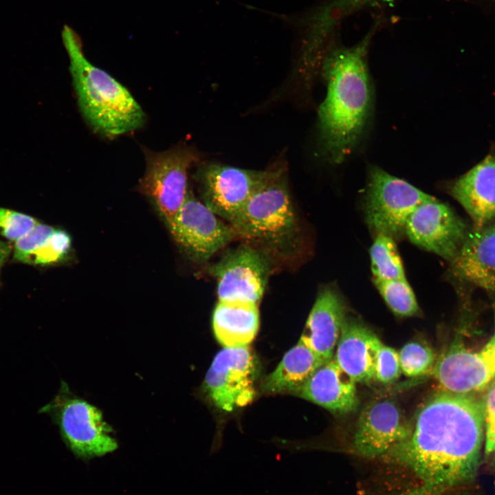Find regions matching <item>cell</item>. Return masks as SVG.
Here are the masks:
<instances>
[{
  "instance_id": "6da1fadb",
  "label": "cell",
  "mask_w": 495,
  "mask_h": 495,
  "mask_svg": "<svg viewBox=\"0 0 495 495\" xmlns=\"http://www.w3.org/2000/svg\"><path fill=\"white\" fill-rule=\"evenodd\" d=\"M484 432L483 400L439 390L419 407L407 437L378 459L412 479L395 495H447L476 479Z\"/></svg>"
},
{
  "instance_id": "7a4b0ae2",
  "label": "cell",
  "mask_w": 495,
  "mask_h": 495,
  "mask_svg": "<svg viewBox=\"0 0 495 495\" xmlns=\"http://www.w3.org/2000/svg\"><path fill=\"white\" fill-rule=\"evenodd\" d=\"M368 41L367 37L353 47L332 50L321 64L327 94L318 109L319 147L331 164H342L353 153L373 113Z\"/></svg>"
},
{
  "instance_id": "3957f363",
  "label": "cell",
  "mask_w": 495,
  "mask_h": 495,
  "mask_svg": "<svg viewBox=\"0 0 495 495\" xmlns=\"http://www.w3.org/2000/svg\"><path fill=\"white\" fill-rule=\"evenodd\" d=\"M230 224L239 239L265 254L276 268L291 266L302 258L305 242L285 166L249 199Z\"/></svg>"
},
{
  "instance_id": "277c9868",
  "label": "cell",
  "mask_w": 495,
  "mask_h": 495,
  "mask_svg": "<svg viewBox=\"0 0 495 495\" xmlns=\"http://www.w3.org/2000/svg\"><path fill=\"white\" fill-rule=\"evenodd\" d=\"M62 38L78 107L93 130L112 138L141 128L145 113L128 89L87 59L80 38L67 25Z\"/></svg>"
},
{
  "instance_id": "5b68a950",
  "label": "cell",
  "mask_w": 495,
  "mask_h": 495,
  "mask_svg": "<svg viewBox=\"0 0 495 495\" xmlns=\"http://www.w3.org/2000/svg\"><path fill=\"white\" fill-rule=\"evenodd\" d=\"M39 412L51 417L63 440L77 456H101L118 448L113 429L100 410L74 395L64 381L54 399Z\"/></svg>"
},
{
  "instance_id": "8992f818",
  "label": "cell",
  "mask_w": 495,
  "mask_h": 495,
  "mask_svg": "<svg viewBox=\"0 0 495 495\" xmlns=\"http://www.w3.org/2000/svg\"><path fill=\"white\" fill-rule=\"evenodd\" d=\"M431 197L381 168L368 166L364 211L366 221L375 234H384L395 241L405 236L410 214Z\"/></svg>"
},
{
  "instance_id": "52a82bcc",
  "label": "cell",
  "mask_w": 495,
  "mask_h": 495,
  "mask_svg": "<svg viewBox=\"0 0 495 495\" xmlns=\"http://www.w3.org/2000/svg\"><path fill=\"white\" fill-rule=\"evenodd\" d=\"M282 166L276 165L265 170H255L217 163L202 164L197 168L194 178L199 185L202 202L230 223Z\"/></svg>"
},
{
  "instance_id": "ba28073f",
  "label": "cell",
  "mask_w": 495,
  "mask_h": 495,
  "mask_svg": "<svg viewBox=\"0 0 495 495\" xmlns=\"http://www.w3.org/2000/svg\"><path fill=\"white\" fill-rule=\"evenodd\" d=\"M144 151L146 169L138 190L153 201L168 226L186 198L188 171L199 157L192 148L183 146Z\"/></svg>"
},
{
  "instance_id": "9c48e42d",
  "label": "cell",
  "mask_w": 495,
  "mask_h": 495,
  "mask_svg": "<svg viewBox=\"0 0 495 495\" xmlns=\"http://www.w3.org/2000/svg\"><path fill=\"white\" fill-rule=\"evenodd\" d=\"M275 268L265 254L243 241L208 270L217 280L219 300L258 304Z\"/></svg>"
},
{
  "instance_id": "30bf717a",
  "label": "cell",
  "mask_w": 495,
  "mask_h": 495,
  "mask_svg": "<svg viewBox=\"0 0 495 495\" xmlns=\"http://www.w3.org/2000/svg\"><path fill=\"white\" fill-rule=\"evenodd\" d=\"M177 245L195 263H206L217 252L239 239L230 224L219 219L189 188L186 198L168 226Z\"/></svg>"
},
{
  "instance_id": "8fae6325",
  "label": "cell",
  "mask_w": 495,
  "mask_h": 495,
  "mask_svg": "<svg viewBox=\"0 0 495 495\" xmlns=\"http://www.w3.org/2000/svg\"><path fill=\"white\" fill-rule=\"evenodd\" d=\"M257 363L248 346L226 347L214 358L205 378V389L213 404L231 412L255 397Z\"/></svg>"
},
{
  "instance_id": "7c38bea8",
  "label": "cell",
  "mask_w": 495,
  "mask_h": 495,
  "mask_svg": "<svg viewBox=\"0 0 495 495\" xmlns=\"http://www.w3.org/2000/svg\"><path fill=\"white\" fill-rule=\"evenodd\" d=\"M470 230L449 206L432 197L410 214L405 235L412 243L450 262Z\"/></svg>"
},
{
  "instance_id": "4fadbf2b",
  "label": "cell",
  "mask_w": 495,
  "mask_h": 495,
  "mask_svg": "<svg viewBox=\"0 0 495 495\" xmlns=\"http://www.w3.org/2000/svg\"><path fill=\"white\" fill-rule=\"evenodd\" d=\"M440 390L468 394L487 386L495 377L494 331L478 351H469L454 342L436 362L432 371Z\"/></svg>"
},
{
  "instance_id": "5bb4252c",
  "label": "cell",
  "mask_w": 495,
  "mask_h": 495,
  "mask_svg": "<svg viewBox=\"0 0 495 495\" xmlns=\"http://www.w3.org/2000/svg\"><path fill=\"white\" fill-rule=\"evenodd\" d=\"M410 421L395 402H371L361 411L353 436V451L360 456L379 459L408 434Z\"/></svg>"
},
{
  "instance_id": "9a60e30c",
  "label": "cell",
  "mask_w": 495,
  "mask_h": 495,
  "mask_svg": "<svg viewBox=\"0 0 495 495\" xmlns=\"http://www.w3.org/2000/svg\"><path fill=\"white\" fill-rule=\"evenodd\" d=\"M450 263L455 278L486 292H495V220L470 229Z\"/></svg>"
},
{
  "instance_id": "2e32d148",
  "label": "cell",
  "mask_w": 495,
  "mask_h": 495,
  "mask_svg": "<svg viewBox=\"0 0 495 495\" xmlns=\"http://www.w3.org/2000/svg\"><path fill=\"white\" fill-rule=\"evenodd\" d=\"M346 306L333 286L322 287L318 293L300 341L324 362L333 358L344 321Z\"/></svg>"
},
{
  "instance_id": "e0dca14e",
  "label": "cell",
  "mask_w": 495,
  "mask_h": 495,
  "mask_svg": "<svg viewBox=\"0 0 495 495\" xmlns=\"http://www.w3.org/2000/svg\"><path fill=\"white\" fill-rule=\"evenodd\" d=\"M451 196L463 208L473 228L495 220V155H489L450 187Z\"/></svg>"
},
{
  "instance_id": "ac0fdd59",
  "label": "cell",
  "mask_w": 495,
  "mask_h": 495,
  "mask_svg": "<svg viewBox=\"0 0 495 495\" xmlns=\"http://www.w3.org/2000/svg\"><path fill=\"white\" fill-rule=\"evenodd\" d=\"M356 382L331 358L319 367L297 395L337 415L354 412L359 404Z\"/></svg>"
},
{
  "instance_id": "d6986e66",
  "label": "cell",
  "mask_w": 495,
  "mask_h": 495,
  "mask_svg": "<svg viewBox=\"0 0 495 495\" xmlns=\"http://www.w3.org/2000/svg\"><path fill=\"white\" fill-rule=\"evenodd\" d=\"M379 338L366 326L346 318L341 328L333 358L357 383L374 380Z\"/></svg>"
},
{
  "instance_id": "ffe728a7",
  "label": "cell",
  "mask_w": 495,
  "mask_h": 495,
  "mask_svg": "<svg viewBox=\"0 0 495 495\" xmlns=\"http://www.w3.org/2000/svg\"><path fill=\"white\" fill-rule=\"evenodd\" d=\"M259 326L258 304L219 300L212 316L216 338L226 347L248 346Z\"/></svg>"
},
{
  "instance_id": "44dd1931",
  "label": "cell",
  "mask_w": 495,
  "mask_h": 495,
  "mask_svg": "<svg viewBox=\"0 0 495 495\" xmlns=\"http://www.w3.org/2000/svg\"><path fill=\"white\" fill-rule=\"evenodd\" d=\"M324 363L323 360L299 340L285 354L276 368L264 379L261 390L270 394L297 395Z\"/></svg>"
},
{
  "instance_id": "7402d4cb",
  "label": "cell",
  "mask_w": 495,
  "mask_h": 495,
  "mask_svg": "<svg viewBox=\"0 0 495 495\" xmlns=\"http://www.w3.org/2000/svg\"><path fill=\"white\" fill-rule=\"evenodd\" d=\"M369 253L373 280L406 278L395 239L384 234H375Z\"/></svg>"
},
{
  "instance_id": "603a6c76",
  "label": "cell",
  "mask_w": 495,
  "mask_h": 495,
  "mask_svg": "<svg viewBox=\"0 0 495 495\" xmlns=\"http://www.w3.org/2000/svg\"><path fill=\"white\" fill-rule=\"evenodd\" d=\"M373 282L384 302L395 315L410 317L419 314L415 295L406 278Z\"/></svg>"
},
{
  "instance_id": "cb8c5ba5",
  "label": "cell",
  "mask_w": 495,
  "mask_h": 495,
  "mask_svg": "<svg viewBox=\"0 0 495 495\" xmlns=\"http://www.w3.org/2000/svg\"><path fill=\"white\" fill-rule=\"evenodd\" d=\"M402 373L409 377L432 373L435 353L428 346L419 342L406 343L398 352Z\"/></svg>"
},
{
  "instance_id": "d4e9b609",
  "label": "cell",
  "mask_w": 495,
  "mask_h": 495,
  "mask_svg": "<svg viewBox=\"0 0 495 495\" xmlns=\"http://www.w3.org/2000/svg\"><path fill=\"white\" fill-rule=\"evenodd\" d=\"M70 236L64 230L56 229L49 238L28 257L25 263L50 265L66 258L71 248Z\"/></svg>"
},
{
  "instance_id": "484cf974",
  "label": "cell",
  "mask_w": 495,
  "mask_h": 495,
  "mask_svg": "<svg viewBox=\"0 0 495 495\" xmlns=\"http://www.w3.org/2000/svg\"><path fill=\"white\" fill-rule=\"evenodd\" d=\"M38 223L28 214L0 207V234L10 241H17Z\"/></svg>"
},
{
  "instance_id": "4316f807",
  "label": "cell",
  "mask_w": 495,
  "mask_h": 495,
  "mask_svg": "<svg viewBox=\"0 0 495 495\" xmlns=\"http://www.w3.org/2000/svg\"><path fill=\"white\" fill-rule=\"evenodd\" d=\"M56 228L38 223L28 233L15 241L14 258L25 263L30 254L39 248L54 232Z\"/></svg>"
},
{
  "instance_id": "83f0119b",
  "label": "cell",
  "mask_w": 495,
  "mask_h": 495,
  "mask_svg": "<svg viewBox=\"0 0 495 495\" xmlns=\"http://www.w3.org/2000/svg\"><path fill=\"white\" fill-rule=\"evenodd\" d=\"M401 373L399 353L382 343L377 355L374 380L390 384L397 380Z\"/></svg>"
},
{
  "instance_id": "f1b7e54d",
  "label": "cell",
  "mask_w": 495,
  "mask_h": 495,
  "mask_svg": "<svg viewBox=\"0 0 495 495\" xmlns=\"http://www.w3.org/2000/svg\"><path fill=\"white\" fill-rule=\"evenodd\" d=\"M485 424V454L495 470V381L488 388L483 399Z\"/></svg>"
},
{
  "instance_id": "f546056e",
  "label": "cell",
  "mask_w": 495,
  "mask_h": 495,
  "mask_svg": "<svg viewBox=\"0 0 495 495\" xmlns=\"http://www.w3.org/2000/svg\"><path fill=\"white\" fill-rule=\"evenodd\" d=\"M12 250L10 243L0 241V272L1 269L8 258Z\"/></svg>"
},
{
  "instance_id": "4dcf8cb0",
  "label": "cell",
  "mask_w": 495,
  "mask_h": 495,
  "mask_svg": "<svg viewBox=\"0 0 495 495\" xmlns=\"http://www.w3.org/2000/svg\"><path fill=\"white\" fill-rule=\"evenodd\" d=\"M456 495H475V494H473L472 493H470L468 492H461Z\"/></svg>"
}]
</instances>
